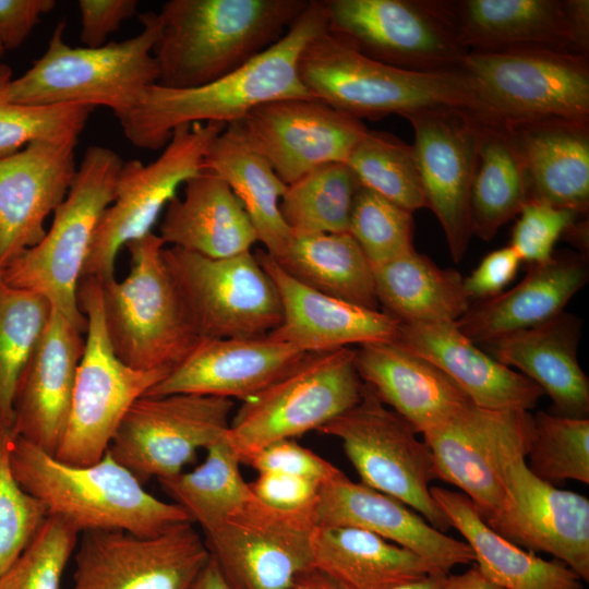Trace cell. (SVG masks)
Masks as SVG:
<instances>
[{"mask_svg": "<svg viewBox=\"0 0 589 589\" xmlns=\"http://www.w3.org/2000/svg\"><path fill=\"white\" fill-rule=\"evenodd\" d=\"M325 29L323 0H310L277 43L236 71L193 88L151 86L137 107L118 119L125 139L139 148L160 149L180 125H228L265 103L312 97L299 77L298 60L308 41Z\"/></svg>", "mask_w": 589, "mask_h": 589, "instance_id": "6da1fadb", "label": "cell"}, {"mask_svg": "<svg viewBox=\"0 0 589 589\" xmlns=\"http://www.w3.org/2000/svg\"><path fill=\"white\" fill-rule=\"evenodd\" d=\"M310 0H169L157 13V84L193 88L241 68L277 43Z\"/></svg>", "mask_w": 589, "mask_h": 589, "instance_id": "7a4b0ae2", "label": "cell"}, {"mask_svg": "<svg viewBox=\"0 0 589 589\" xmlns=\"http://www.w3.org/2000/svg\"><path fill=\"white\" fill-rule=\"evenodd\" d=\"M11 467L20 485L79 533L122 530L151 537L192 521L176 503L148 493L106 452L95 464L74 466L15 436Z\"/></svg>", "mask_w": 589, "mask_h": 589, "instance_id": "3957f363", "label": "cell"}, {"mask_svg": "<svg viewBox=\"0 0 589 589\" xmlns=\"http://www.w3.org/2000/svg\"><path fill=\"white\" fill-rule=\"evenodd\" d=\"M140 21L142 31L137 35L96 48L67 44L65 22H59L45 52L23 75L12 79L9 99L27 106H104L117 119L122 118L158 82L153 56L157 13H142Z\"/></svg>", "mask_w": 589, "mask_h": 589, "instance_id": "277c9868", "label": "cell"}, {"mask_svg": "<svg viewBox=\"0 0 589 589\" xmlns=\"http://www.w3.org/2000/svg\"><path fill=\"white\" fill-rule=\"evenodd\" d=\"M309 94L358 120L449 106L479 115L473 91L460 70L417 72L372 60L327 29L303 47L298 60Z\"/></svg>", "mask_w": 589, "mask_h": 589, "instance_id": "5b68a950", "label": "cell"}, {"mask_svg": "<svg viewBox=\"0 0 589 589\" xmlns=\"http://www.w3.org/2000/svg\"><path fill=\"white\" fill-rule=\"evenodd\" d=\"M154 232L125 245L131 269L100 281L105 328L115 354L143 371L170 372L201 337L192 326Z\"/></svg>", "mask_w": 589, "mask_h": 589, "instance_id": "8992f818", "label": "cell"}, {"mask_svg": "<svg viewBox=\"0 0 589 589\" xmlns=\"http://www.w3.org/2000/svg\"><path fill=\"white\" fill-rule=\"evenodd\" d=\"M122 164L113 149L88 146L44 239L1 272L9 285L41 294L84 333L87 318L79 306L77 287L98 221L112 202Z\"/></svg>", "mask_w": 589, "mask_h": 589, "instance_id": "52a82bcc", "label": "cell"}, {"mask_svg": "<svg viewBox=\"0 0 589 589\" xmlns=\"http://www.w3.org/2000/svg\"><path fill=\"white\" fill-rule=\"evenodd\" d=\"M459 70L473 91L479 116L486 122L589 121L586 56L539 48L468 51Z\"/></svg>", "mask_w": 589, "mask_h": 589, "instance_id": "ba28073f", "label": "cell"}, {"mask_svg": "<svg viewBox=\"0 0 589 589\" xmlns=\"http://www.w3.org/2000/svg\"><path fill=\"white\" fill-rule=\"evenodd\" d=\"M346 347L305 353L288 372L242 402L227 441L242 462L264 446L318 430L357 405L364 383Z\"/></svg>", "mask_w": 589, "mask_h": 589, "instance_id": "9c48e42d", "label": "cell"}, {"mask_svg": "<svg viewBox=\"0 0 589 589\" xmlns=\"http://www.w3.org/2000/svg\"><path fill=\"white\" fill-rule=\"evenodd\" d=\"M77 301L87 318L85 346L55 457L87 466L104 457L129 408L168 372L136 370L115 354L105 328L98 279L80 280Z\"/></svg>", "mask_w": 589, "mask_h": 589, "instance_id": "30bf717a", "label": "cell"}, {"mask_svg": "<svg viewBox=\"0 0 589 589\" xmlns=\"http://www.w3.org/2000/svg\"><path fill=\"white\" fill-rule=\"evenodd\" d=\"M225 127L214 122L180 125L153 161L123 160L112 202L98 221L82 278L105 281L115 277L121 248L153 232L178 189L203 170L206 153Z\"/></svg>", "mask_w": 589, "mask_h": 589, "instance_id": "8fae6325", "label": "cell"}, {"mask_svg": "<svg viewBox=\"0 0 589 589\" xmlns=\"http://www.w3.org/2000/svg\"><path fill=\"white\" fill-rule=\"evenodd\" d=\"M163 257L201 338L261 337L279 325V294L254 252L215 259L165 247Z\"/></svg>", "mask_w": 589, "mask_h": 589, "instance_id": "7c38bea8", "label": "cell"}, {"mask_svg": "<svg viewBox=\"0 0 589 589\" xmlns=\"http://www.w3.org/2000/svg\"><path fill=\"white\" fill-rule=\"evenodd\" d=\"M317 431L341 441L361 483L399 500L438 531L450 528L430 492L434 473L428 445L368 385L357 405Z\"/></svg>", "mask_w": 589, "mask_h": 589, "instance_id": "4fadbf2b", "label": "cell"}, {"mask_svg": "<svg viewBox=\"0 0 589 589\" xmlns=\"http://www.w3.org/2000/svg\"><path fill=\"white\" fill-rule=\"evenodd\" d=\"M326 29L361 55L417 72L459 70L468 52L436 0H323Z\"/></svg>", "mask_w": 589, "mask_h": 589, "instance_id": "5bb4252c", "label": "cell"}, {"mask_svg": "<svg viewBox=\"0 0 589 589\" xmlns=\"http://www.w3.org/2000/svg\"><path fill=\"white\" fill-rule=\"evenodd\" d=\"M232 399L197 395H144L124 414L108 453L141 483L175 477L200 449L224 438Z\"/></svg>", "mask_w": 589, "mask_h": 589, "instance_id": "9a60e30c", "label": "cell"}, {"mask_svg": "<svg viewBox=\"0 0 589 589\" xmlns=\"http://www.w3.org/2000/svg\"><path fill=\"white\" fill-rule=\"evenodd\" d=\"M533 433L530 411L470 404L425 432L423 441L432 455L434 478L459 488L486 520L506 497L504 465L514 456H527Z\"/></svg>", "mask_w": 589, "mask_h": 589, "instance_id": "2e32d148", "label": "cell"}, {"mask_svg": "<svg viewBox=\"0 0 589 589\" xmlns=\"http://www.w3.org/2000/svg\"><path fill=\"white\" fill-rule=\"evenodd\" d=\"M316 501L298 509H279L253 495L205 533V543L237 589H287L298 575L314 567Z\"/></svg>", "mask_w": 589, "mask_h": 589, "instance_id": "e0dca14e", "label": "cell"}, {"mask_svg": "<svg viewBox=\"0 0 589 589\" xmlns=\"http://www.w3.org/2000/svg\"><path fill=\"white\" fill-rule=\"evenodd\" d=\"M209 556L192 521L151 537L86 531L76 545L71 589H190Z\"/></svg>", "mask_w": 589, "mask_h": 589, "instance_id": "ac0fdd59", "label": "cell"}, {"mask_svg": "<svg viewBox=\"0 0 589 589\" xmlns=\"http://www.w3.org/2000/svg\"><path fill=\"white\" fill-rule=\"evenodd\" d=\"M412 125V145L425 207L438 219L454 262L459 263L472 236L471 187L484 119L460 107L440 106L402 116Z\"/></svg>", "mask_w": 589, "mask_h": 589, "instance_id": "d6986e66", "label": "cell"}, {"mask_svg": "<svg viewBox=\"0 0 589 589\" xmlns=\"http://www.w3.org/2000/svg\"><path fill=\"white\" fill-rule=\"evenodd\" d=\"M235 123L286 184L320 166L346 163L368 132L361 120L314 97L272 100Z\"/></svg>", "mask_w": 589, "mask_h": 589, "instance_id": "ffe728a7", "label": "cell"}, {"mask_svg": "<svg viewBox=\"0 0 589 589\" xmlns=\"http://www.w3.org/2000/svg\"><path fill=\"white\" fill-rule=\"evenodd\" d=\"M506 497L484 520L490 528L529 551L551 554L589 580V500L536 477L517 455L503 468Z\"/></svg>", "mask_w": 589, "mask_h": 589, "instance_id": "44dd1931", "label": "cell"}, {"mask_svg": "<svg viewBox=\"0 0 589 589\" xmlns=\"http://www.w3.org/2000/svg\"><path fill=\"white\" fill-rule=\"evenodd\" d=\"M79 137L37 140L0 158V273L44 239L75 178Z\"/></svg>", "mask_w": 589, "mask_h": 589, "instance_id": "7402d4cb", "label": "cell"}, {"mask_svg": "<svg viewBox=\"0 0 589 589\" xmlns=\"http://www.w3.org/2000/svg\"><path fill=\"white\" fill-rule=\"evenodd\" d=\"M315 513L317 525L360 528L413 552L436 576L473 562L465 541L446 536L399 500L353 482L342 472L322 484Z\"/></svg>", "mask_w": 589, "mask_h": 589, "instance_id": "603a6c76", "label": "cell"}, {"mask_svg": "<svg viewBox=\"0 0 589 589\" xmlns=\"http://www.w3.org/2000/svg\"><path fill=\"white\" fill-rule=\"evenodd\" d=\"M304 354L268 334L201 338L185 359L145 395L197 394L243 402L283 376Z\"/></svg>", "mask_w": 589, "mask_h": 589, "instance_id": "cb8c5ba5", "label": "cell"}, {"mask_svg": "<svg viewBox=\"0 0 589 589\" xmlns=\"http://www.w3.org/2000/svg\"><path fill=\"white\" fill-rule=\"evenodd\" d=\"M254 254L281 303V321L271 337L304 353L395 340L399 323L383 311L318 292L292 278L265 250Z\"/></svg>", "mask_w": 589, "mask_h": 589, "instance_id": "d4e9b609", "label": "cell"}, {"mask_svg": "<svg viewBox=\"0 0 589 589\" xmlns=\"http://www.w3.org/2000/svg\"><path fill=\"white\" fill-rule=\"evenodd\" d=\"M84 332L52 309L19 380L13 400L16 436L55 455L71 405Z\"/></svg>", "mask_w": 589, "mask_h": 589, "instance_id": "484cf974", "label": "cell"}, {"mask_svg": "<svg viewBox=\"0 0 589 589\" xmlns=\"http://www.w3.org/2000/svg\"><path fill=\"white\" fill-rule=\"evenodd\" d=\"M393 342L440 368L478 407L530 411L543 396L531 380L465 337L456 323L399 324Z\"/></svg>", "mask_w": 589, "mask_h": 589, "instance_id": "4316f807", "label": "cell"}, {"mask_svg": "<svg viewBox=\"0 0 589 589\" xmlns=\"http://www.w3.org/2000/svg\"><path fill=\"white\" fill-rule=\"evenodd\" d=\"M354 364L363 383L417 433L441 426L472 404L440 368L394 342L359 346Z\"/></svg>", "mask_w": 589, "mask_h": 589, "instance_id": "83f0119b", "label": "cell"}, {"mask_svg": "<svg viewBox=\"0 0 589 589\" xmlns=\"http://www.w3.org/2000/svg\"><path fill=\"white\" fill-rule=\"evenodd\" d=\"M588 279L584 252L554 253L548 262L530 265L512 289L471 304L456 325L470 341L481 345L543 324L563 313Z\"/></svg>", "mask_w": 589, "mask_h": 589, "instance_id": "f1b7e54d", "label": "cell"}, {"mask_svg": "<svg viewBox=\"0 0 589 589\" xmlns=\"http://www.w3.org/2000/svg\"><path fill=\"white\" fill-rule=\"evenodd\" d=\"M580 328V320L564 311L543 324L481 344V348L537 384L552 399L556 414L588 418L589 380L577 352Z\"/></svg>", "mask_w": 589, "mask_h": 589, "instance_id": "f546056e", "label": "cell"}, {"mask_svg": "<svg viewBox=\"0 0 589 589\" xmlns=\"http://www.w3.org/2000/svg\"><path fill=\"white\" fill-rule=\"evenodd\" d=\"M436 3L458 43L468 51L539 48L576 53L563 0H436Z\"/></svg>", "mask_w": 589, "mask_h": 589, "instance_id": "4dcf8cb0", "label": "cell"}, {"mask_svg": "<svg viewBox=\"0 0 589 589\" xmlns=\"http://www.w3.org/2000/svg\"><path fill=\"white\" fill-rule=\"evenodd\" d=\"M501 125L522 161L529 201L587 215L589 121L550 118Z\"/></svg>", "mask_w": 589, "mask_h": 589, "instance_id": "1f68e13d", "label": "cell"}, {"mask_svg": "<svg viewBox=\"0 0 589 589\" xmlns=\"http://www.w3.org/2000/svg\"><path fill=\"white\" fill-rule=\"evenodd\" d=\"M181 197L166 206L157 233L165 244L208 257L252 251L255 228L241 202L217 175L203 169L188 179Z\"/></svg>", "mask_w": 589, "mask_h": 589, "instance_id": "d6a6232c", "label": "cell"}, {"mask_svg": "<svg viewBox=\"0 0 589 589\" xmlns=\"http://www.w3.org/2000/svg\"><path fill=\"white\" fill-rule=\"evenodd\" d=\"M444 515L465 538L483 575L503 589H581L582 580L558 560L546 561L508 541L483 520L462 493L430 488Z\"/></svg>", "mask_w": 589, "mask_h": 589, "instance_id": "836d02e7", "label": "cell"}, {"mask_svg": "<svg viewBox=\"0 0 589 589\" xmlns=\"http://www.w3.org/2000/svg\"><path fill=\"white\" fill-rule=\"evenodd\" d=\"M312 556L315 568L346 589H394L434 575L413 552L356 527L317 525Z\"/></svg>", "mask_w": 589, "mask_h": 589, "instance_id": "e575fe53", "label": "cell"}, {"mask_svg": "<svg viewBox=\"0 0 589 589\" xmlns=\"http://www.w3.org/2000/svg\"><path fill=\"white\" fill-rule=\"evenodd\" d=\"M372 271L380 310L399 324L456 323L472 304L457 271L417 251Z\"/></svg>", "mask_w": 589, "mask_h": 589, "instance_id": "d590c367", "label": "cell"}, {"mask_svg": "<svg viewBox=\"0 0 589 589\" xmlns=\"http://www.w3.org/2000/svg\"><path fill=\"white\" fill-rule=\"evenodd\" d=\"M203 169L221 178L241 202L265 251L277 256L292 233L280 209L286 191L269 163L244 139L236 123L225 127L204 158Z\"/></svg>", "mask_w": 589, "mask_h": 589, "instance_id": "8d00e7d4", "label": "cell"}, {"mask_svg": "<svg viewBox=\"0 0 589 589\" xmlns=\"http://www.w3.org/2000/svg\"><path fill=\"white\" fill-rule=\"evenodd\" d=\"M272 257L292 278L318 292L380 310L372 266L349 232L292 235L284 251Z\"/></svg>", "mask_w": 589, "mask_h": 589, "instance_id": "74e56055", "label": "cell"}, {"mask_svg": "<svg viewBox=\"0 0 589 589\" xmlns=\"http://www.w3.org/2000/svg\"><path fill=\"white\" fill-rule=\"evenodd\" d=\"M528 201L527 175L508 131L484 120L470 196L472 235L490 241Z\"/></svg>", "mask_w": 589, "mask_h": 589, "instance_id": "f35d334b", "label": "cell"}, {"mask_svg": "<svg viewBox=\"0 0 589 589\" xmlns=\"http://www.w3.org/2000/svg\"><path fill=\"white\" fill-rule=\"evenodd\" d=\"M205 450L206 457L196 468L158 482L192 522L207 533L254 494L241 476L240 459L226 436Z\"/></svg>", "mask_w": 589, "mask_h": 589, "instance_id": "ab89813d", "label": "cell"}, {"mask_svg": "<svg viewBox=\"0 0 589 589\" xmlns=\"http://www.w3.org/2000/svg\"><path fill=\"white\" fill-rule=\"evenodd\" d=\"M359 188L346 163L326 164L287 184L279 209L293 236L348 232Z\"/></svg>", "mask_w": 589, "mask_h": 589, "instance_id": "60d3db41", "label": "cell"}, {"mask_svg": "<svg viewBox=\"0 0 589 589\" xmlns=\"http://www.w3.org/2000/svg\"><path fill=\"white\" fill-rule=\"evenodd\" d=\"M51 311L45 297L9 285L0 273V429L13 430L16 386Z\"/></svg>", "mask_w": 589, "mask_h": 589, "instance_id": "b9f144b4", "label": "cell"}, {"mask_svg": "<svg viewBox=\"0 0 589 589\" xmlns=\"http://www.w3.org/2000/svg\"><path fill=\"white\" fill-rule=\"evenodd\" d=\"M346 164L361 187L410 213L425 207L412 145L392 134L368 130L351 151Z\"/></svg>", "mask_w": 589, "mask_h": 589, "instance_id": "7bdbcfd3", "label": "cell"}, {"mask_svg": "<svg viewBox=\"0 0 589 589\" xmlns=\"http://www.w3.org/2000/svg\"><path fill=\"white\" fill-rule=\"evenodd\" d=\"M526 461L529 470L551 484L566 480L589 483V419L538 411Z\"/></svg>", "mask_w": 589, "mask_h": 589, "instance_id": "ee69618b", "label": "cell"}, {"mask_svg": "<svg viewBox=\"0 0 589 589\" xmlns=\"http://www.w3.org/2000/svg\"><path fill=\"white\" fill-rule=\"evenodd\" d=\"M9 65H0V158L29 143L63 136H80L94 108L82 105L27 106L8 97L12 81Z\"/></svg>", "mask_w": 589, "mask_h": 589, "instance_id": "f6af8a7d", "label": "cell"}, {"mask_svg": "<svg viewBox=\"0 0 589 589\" xmlns=\"http://www.w3.org/2000/svg\"><path fill=\"white\" fill-rule=\"evenodd\" d=\"M348 232L371 266L416 251L412 213L361 185L354 197Z\"/></svg>", "mask_w": 589, "mask_h": 589, "instance_id": "bcb514c9", "label": "cell"}, {"mask_svg": "<svg viewBox=\"0 0 589 589\" xmlns=\"http://www.w3.org/2000/svg\"><path fill=\"white\" fill-rule=\"evenodd\" d=\"M11 429H0V578L48 517L46 507L16 481L11 467Z\"/></svg>", "mask_w": 589, "mask_h": 589, "instance_id": "7dc6e473", "label": "cell"}, {"mask_svg": "<svg viewBox=\"0 0 589 589\" xmlns=\"http://www.w3.org/2000/svg\"><path fill=\"white\" fill-rule=\"evenodd\" d=\"M79 534L61 518L48 516L19 558L0 578V589H60Z\"/></svg>", "mask_w": 589, "mask_h": 589, "instance_id": "c3c4849f", "label": "cell"}, {"mask_svg": "<svg viewBox=\"0 0 589 589\" xmlns=\"http://www.w3.org/2000/svg\"><path fill=\"white\" fill-rule=\"evenodd\" d=\"M514 226L509 247L521 262L530 265L545 263L554 254V245L567 236L581 215L541 202L525 204Z\"/></svg>", "mask_w": 589, "mask_h": 589, "instance_id": "681fc988", "label": "cell"}, {"mask_svg": "<svg viewBox=\"0 0 589 589\" xmlns=\"http://www.w3.org/2000/svg\"><path fill=\"white\" fill-rule=\"evenodd\" d=\"M247 464L259 472L277 471L314 480L321 484L341 473L333 464L293 438L271 443L247 457Z\"/></svg>", "mask_w": 589, "mask_h": 589, "instance_id": "f907efd6", "label": "cell"}, {"mask_svg": "<svg viewBox=\"0 0 589 589\" xmlns=\"http://www.w3.org/2000/svg\"><path fill=\"white\" fill-rule=\"evenodd\" d=\"M249 485L259 500L279 509H298L314 503L322 486L314 480L277 471L259 472Z\"/></svg>", "mask_w": 589, "mask_h": 589, "instance_id": "816d5d0a", "label": "cell"}, {"mask_svg": "<svg viewBox=\"0 0 589 589\" xmlns=\"http://www.w3.org/2000/svg\"><path fill=\"white\" fill-rule=\"evenodd\" d=\"M136 0H80V39L85 47L96 48L106 44L122 22L135 15Z\"/></svg>", "mask_w": 589, "mask_h": 589, "instance_id": "f5cc1de1", "label": "cell"}, {"mask_svg": "<svg viewBox=\"0 0 589 589\" xmlns=\"http://www.w3.org/2000/svg\"><path fill=\"white\" fill-rule=\"evenodd\" d=\"M521 261L509 247L485 255L477 268L464 278L462 285L470 300L493 298L509 285L517 275Z\"/></svg>", "mask_w": 589, "mask_h": 589, "instance_id": "db71d44e", "label": "cell"}, {"mask_svg": "<svg viewBox=\"0 0 589 589\" xmlns=\"http://www.w3.org/2000/svg\"><path fill=\"white\" fill-rule=\"evenodd\" d=\"M55 7V0H0V46L4 51L19 48Z\"/></svg>", "mask_w": 589, "mask_h": 589, "instance_id": "11a10c76", "label": "cell"}, {"mask_svg": "<svg viewBox=\"0 0 589 589\" xmlns=\"http://www.w3.org/2000/svg\"><path fill=\"white\" fill-rule=\"evenodd\" d=\"M563 3L575 52L588 57L589 1L563 0Z\"/></svg>", "mask_w": 589, "mask_h": 589, "instance_id": "9f6ffc18", "label": "cell"}, {"mask_svg": "<svg viewBox=\"0 0 589 589\" xmlns=\"http://www.w3.org/2000/svg\"><path fill=\"white\" fill-rule=\"evenodd\" d=\"M437 589H503L490 579L473 564L466 572L458 575H445Z\"/></svg>", "mask_w": 589, "mask_h": 589, "instance_id": "6f0895ef", "label": "cell"}, {"mask_svg": "<svg viewBox=\"0 0 589 589\" xmlns=\"http://www.w3.org/2000/svg\"><path fill=\"white\" fill-rule=\"evenodd\" d=\"M190 589H237L211 555Z\"/></svg>", "mask_w": 589, "mask_h": 589, "instance_id": "680465c9", "label": "cell"}, {"mask_svg": "<svg viewBox=\"0 0 589 589\" xmlns=\"http://www.w3.org/2000/svg\"><path fill=\"white\" fill-rule=\"evenodd\" d=\"M287 589H346L332 577L312 567L300 575L292 581Z\"/></svg>", "mask_w": 589, "mask_h": 589, "instance_id": "91938a15", "label": "cell"}, {"mask_svg": "<svg viewBox=\"0 0 589 589\" xmlns=\"http://www.w3.org/2000/svg\"><path fill=\"white\" fill-rule=\"evenodd\" d=\"M444 576L429 575L422 579L396 587L394 589H437Z\"/></svg>", "mask_w": 589, "mask_h": 589, "instance_id": "94428289", "label": "cell"}, {"mask_svg": "<svg viewBox=\"0 0 589 589\" xmlns=\"http://www.w3.org/2000/svg\"><path fill=\"white\" fill-rule=\"evenodd\" d=\"M4 49L0 46V65L2 64L1 58L3 57Z\"/></svg>", "mask_w": 589, "mask_h": 589, "instance_id": "6125c7cd", "label": "cell"}]
</instances>
